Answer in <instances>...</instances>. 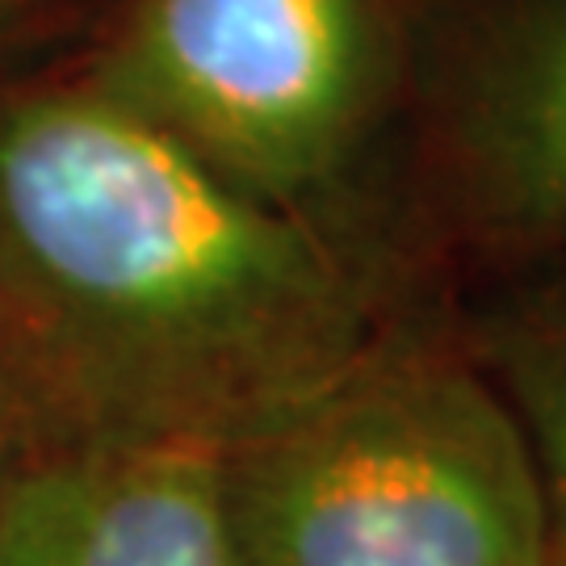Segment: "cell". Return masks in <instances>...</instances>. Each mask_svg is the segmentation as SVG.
I'll use <instances>...</instances> for the list:
<instances>
[{
    "label": "cell",
    "instance_id": "ba28073f",
    "mask_svg": "<svg viewBox=\"0 0 566 566\" xmlns=\"http://www.w3.org/2000/svg\"><path fill=\"white\" fill-rule=\"evenodd\" d=\"M18 441H30V437H25V424H21V411L9 395V386L0 378V486L13 474V446Z\"/></svg>",
    "mask_w": 566,
    "mask_h": 566
},
{
    "label": "cell",
    "instance_id": "6da1fadb",
    "mask_svg": "<svg viewBox=\"0 0 566 566\" xmlns=\"http://www.w3.org/2000/svg\"><path fill=\"white\" fill-rule=\"evenodd\" d=\"M441 306L386 243L240 189L81 67L0 88V378L42 449L223 458Z\"/></svg>",
    "mask_w": 566,
    "mask_h": 566
},
{
    "label": "cell",
    "instance_id": "3957f363",
    "mask_svg": "<svg viewBox=\"0 0 566 566\" xmlns=\"http://www.w3.org/2000/svg\"><path fill=\"white\" fill-rule=\"evenodd\" d=\"M76 67L227 181L399 256L411 0H122Z\"/></svg>",
    "mask_w": 566,
    "mask_h": 566
},
{
    "label": "cell",
    "instance_id": "8992f818",
    "mask_svg": "<svg viewBox=\"0 0 566 566\" xmlns=\"http://www.w3.org/2000/svg\"><path fill=\"white\" fill-rule=\"evenodd\" d=\"M449 311L525 428L546 486L549 566H566V269L486 290Z\"/></svg>",
    "mask_w": 566,
    "mask_h": 566
},
{
    "label": "cell",
    "instance_id": "277c9868",
    "mask_svg": "<svg viewBox=\"0 0 566 566\" xmlns=\"http://www.w3.org/2000/svg\"><path fill=\"white\" fill-rule=\"evenodd\" d=\"M390 231L446 306L566 269V0H411Z\"/></svg>",
    "mask_w": 566,
    "mask_h": 566
},
{
    "label": "cell",
    "instance_id": "5b68a950",
    "mask_svg": "<svg viewBox=\"0 0 566 566\" xmlns=\"http://www.w3.org/2000/svg\"><path fill=\"white\" fill-rule=\"evenodd\" d=\"M0 566H235L219 453L39 449L0 486Z\"/></svg>",
    "mask_w": 566,
    "mask_h": 566
},
{
    "label": "cell",
    "instance_id": "7a4b0ae2",
    "mask_svg": "<svg viewBox=\"0 0 566 566\" xmlns=\"http://www.w3.org/2000/svg\"><path fill=\"white\" fill-rule=\"evenodd\" d=\"M219 465L235 566H549L525 428L449 306Z\"/></svg>",
    "mask_w": 566,
    "mask_h": 566
},
{
    "label": "cell",
    "instance_id": "52a82bcc",
    "mask_svg": "<svg viewBox=\"0 0 566 566\" xmlns=\"http://www.w3.org/2000/svg\"><path fill=\"white\" fill-rule=\"evenodd\" d=\"M67 0H0V51L30 39L46 18H55Z\"/></svg>",
    "mask_w": 566,
    "mask_h": 566
}]
</instances>
